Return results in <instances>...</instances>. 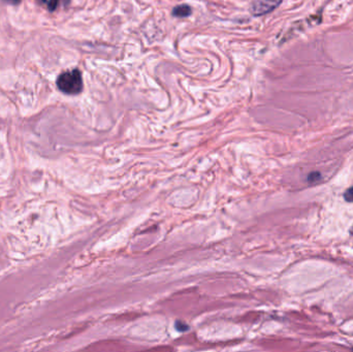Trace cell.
<instances>
[{
    "label": "cell",
    "mask_w": 353,
    "mask_h": 352,
    "mask_svg": "<svg viewBox=\"0 0 353 352\" xmlns=\"http://www.w3.org/2000/svg\"><path fill=\"white\" fill-rule=\"evenodd\" d=\"M57 87L60 91L68 95L80 94L83 90L82 73L79 69L62 72L57 79Z\"/></svg>",
    "instance_id": "cell-1"
},
{
    "label": "cell",
    "mask_w": 353,
    "mask_h": 352,
    "mask_svg": "<svg viewBox=\"0 0 353 352\" xmlns=\"http://www.w3.org/2000/svg\"><path fill=\"white\" fill-rule=\"evenodd\" d=\"M282 0H256L250 7L251 14L254 17L263 16L269 14L280 5Z\"/></svg>",
    "instance_id": "cell-2"
},
{
    "label": "cell",
    "mask_w": 353,
    "mask_h": 352,
    "mask_svg": "<svg viewBox=\"0 0 353 352\" xmlns=\"http://www.w3.org/2000/svg\"><path fill=\"white\" fill-rule=\"evenodd\" d=\"M172 14L177 18H187L191 16L192 9L188 4H180L174 7Z\"/></svg>",
    "instance_id": "cell-3"
},
{
    "label": "cell",
    "mask_w": 353,
    "mask_h": 352,
    "mask_svg": "<svg viewBox=\"0 0 353 352\" xmlns=\"http://www.w3.org/2000/svg\"><path fill=\"white\" fill-rule=\"evenodd\" d=\"M60 2H68V0H49L48 7L50 8V10H55L60 4Z\"/></svg>",
    "instance_id": "cell-4"
},
{
    "label": "cell",
    "mask_w": 353,
    "mask_h": 352,
    "mask_svg": "<svg viewBox=\"0 0 353 352\" xmlns=\"http://www.w3.org/2000/svg\"><path fill=\"white\" fill-rule=\"evenodd\" d=\"M344 198L348 202H353V187L346 190V192L344 193Z\"/></svg>",
    "instance_id": "cell-5"
},
{
    "label": "cell",
    "mask_w": 353,
    "mask_h": 352,
    "mask_svg": "<svg viewBox=\"0 0 353 352\" xmlns=\"http://www.w3.org/2000/svg\"><path fill=\"white\" fill-rule=\"evenodd\" d=\"M6 1L10 2V3H18L21 1V0H6Z\"/></svg>",
    "instance_id": "cell-6"
},
{
    "label": "cell",
    "mask_w": 353,
    "mask_h": 352,
    "mask_svg": "<svg viewBox=\"0 0 353 352\" xmlns=\"http://www.w3.org/2000/svg\"><path fill=\"white\" fill-rule=\"evenodd\" d=\"M350 233L353 236V225H352V227H351V229H350Z\"/></svg>",
    "instance_id": "cell-7"
},
{
    "label": "cell",
    "mask_w": 353,
    "mask_h": 352,
    "mask_svg": "<svg viewBox=\"0 0 353 352\" xmlns=\"http://www.w3.org/2000/svg\"><path fill=\"white\" fill-rule=\"evenodd\" d=\"M40 1H42V2H46V0H40Z\"/></svg>",
    "instance_id": "cell-8"
}]
</instances>
